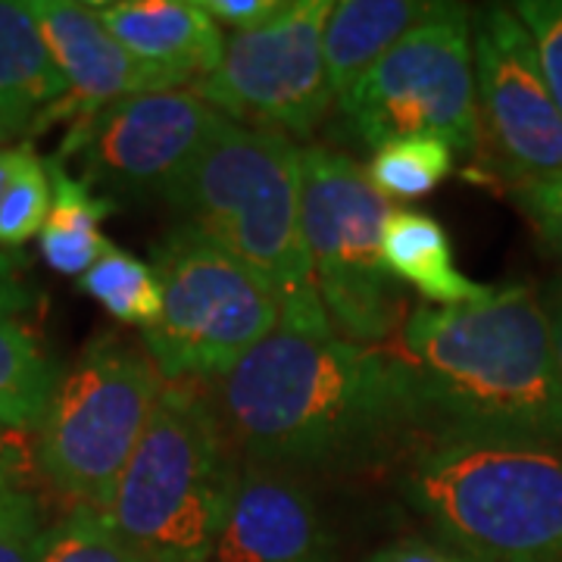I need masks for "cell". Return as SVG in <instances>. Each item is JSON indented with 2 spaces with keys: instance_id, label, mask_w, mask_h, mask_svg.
Here are the masks:
<instances>
[{
  "instance_id": "1",
  "label": "cell",
  "mask_w": 562,
  "mask_h": 562,
  "mask_svg": "<svg viewBox=\"0 0 562 562\" xmlns=\"http://www.w3.org/2000/svg\"><path fill=\"white\" fill-rule=\"evenodd\" d=\"M228 438L276 472H357L435 441L403 350L279 328L216 387Z\"/></svg>"
},
{
  "instance_id": "2",
  "label": "cell",
  "mask_w": 562,
  "mask_h": 562,
  "mask_svg": "<svg viewBox=\"0 0 562 562\" xmlns=\"http://www.w3.org/2000/svg\"><path fill=\"white\" fill-rule=\"evenodd\" d=\"M435 438L562 443V372L543 297L528 281L457 306L419 303L403 322Z\"/></svg>"
},
{
  "instance_id": "3",
  "label": "cell",
  "mask_w": 562,
  "mask_h": 562,
  "mask_svg": "<svg viewBox=\"0 0 562 562\" xmlns=\"http://www.w3.org/2000/svg\"><path fill=\"white\" fill-rule=\"evenodd\" d=\"M169 206L257 269L281 301V328L335 335L303 238V162L297 140L222 116Z\"/></svg>"
},
{
  "instance_id": "4",
  "label": "cell",
  "mask_w": 562,
  "mask_h": 562,
  "mask_svg": "<svg viewBox=\"0 0 562 562\" xmlns=\"http://www.w3.org/2000/svg\"><path fill=\"white\" fill-rule=\"evenodd\" d=\"M403 497L462 562H562V443L435 438Z\"/></svg>"
},
{
  "instance_id": "5",
  "label": "cell",
  "mask_w": 562,
  "mask_h": 562,
  "mask_svg": "<svg viewBox=\"0 0 562 562\" xmlns=\"http://www.w3.org/2000/svg\"><path fill=\"white\" fill-rule=\"evenodd\" d=\"M228 443L216 403L166 384L103 516L150 562H210L241 479Z\"/></svg>"
},
{
  "instance_id": "6",
  "label": "cell",
  "mask_w": 562,
  "mask_h": 562,
  "mask_svg": "<svg viewBox=\"0 0 562 562\" xmlns=\"http://www.w3.org/2000/svg\"><path fill=\"white\" fill-rule=\"evenodd\" d=\"M150 266L160 279L162 313L140 338L162 382H220L281 328L276 288L191 225L179 222L166 232Z\"/></svg>"
},
{
  "instance_id": "7",
  "label": "cell",
  "mask_w": 562,
  "mask_h": 562,
  "mask_svg": "<svg viewBox=\"0 0 562 562\" xmlns=\"http://www.w3.org/2000/svg\"><path fill=\"white\" fill-rule=\"evenodd\" d=\"M162 382L147 350L101 335L66 369L38 428V469L72 506L106 513Z\"/></svg>"
},
{
  "instance_id": "8",
  "label": "cell",
  "mask_w": 562,
  "mask_h": 562,
  "mask_svg": "<svg viewBox=\"0 0 562 562\" xmlns=\"http://www.w3.org/2000/svg\"><path fill=\"white\" fill-rule=\"evenodd\" d=\"M301 162L303 238L325 316L344 341L379 347L403 316V294L382 260L394 206L347 154L310 144L301 147Z\"/></svg>"
},
{
  "instance_id": "9",
  "label": "cell",
  "mask_w": 562,
  "mask_h": 562,
  "mask_svg": "<svg viewBox=\"0 0 562 562\" xmlns=\"http://www.w3.org/2000/svg\"><path fill=\"white\" fill-rule=\"evenodd\" d=\"M472 22L462 3H438L406 32L338 101L350 138L366 150L387 140L438 138L453 154H472L482 140Z\"/></svg>"
},
{
  "instance_id": "10",
  "label": "cell",
  "mask_w": 562,
  "mask_h": 562,
  "mask_svg": "<svg viewBox=\"0 0 562 562\" xmlns=\"http://www.w3.org/2000/svg\"><path fill=\"white\" fill-rule=\"evenodd\" d=\"M331 7V0L284 3L269 22L228 35L216 72L194 81V91L241 125L288 138L313 135L335 103L322 50Z\"/></svg>"
},
{
  "instance_id": "11",
  "label": "cell",
  "mask_w": 562,
  "mask_h": 562,
  "mask_svg": "<svg viewBox=\"0 0 562 562\" xmlns=\"http://www.w3.org/2000/svg\"><path fill=\"white\" fill-rule=\"evenodd\" d=\"M220 110L191 88L147 91L72 122L60 157H76L81 181L125 201H169L203 150Z\"/></svg>"
},
{
  "instance_id": "12",
  "label": "cell",
  "mask_w": 562,
  "mask_h": 562,
  "mask_svg": "<svg viewBox=\"0 0 562 562\" xmlns=\"http://www.w3.org/2000/svg\"><path fill=\"white\" fill-rule=\"evenodd\" d=\"M479 120L509 181L562 176V113L543 79L535 41L513 7L472 22Z\"/></svg>"
},
{
  "instance_id": "13",
  "label": "cell",
  "mask_w": 562,
  "mask_h": 562,
  "mask_svg": "<svg viewBox=\"0 0 562 562\" xmlns=\"http://www.w3.org/2000/svg\"><path fill=\"white\" fill-rule=\"evenodd\" d=\"M32 13L38 20L44 41L50 44L60 63L63 76L69 81L66 98L47 106L29 135H41L57 122H81L103 106L147 94V91H169V88H191L188 81L157 69L150 63L132 57L120 41L106 32L101 16L91 3L79 0H32Z\"/></svg>"
},
{
  "instance_id": "14",
  "label": "cell",
  "mask_w": 562,
  "mask_h": 562,
  "mask_svg": "<svg viewBox=\"0 0 562 562\" xmlns=\"http://www.w3.org/2000/svg\"><path fill=\"white\" fill-rule=\"evenodd\" d=\"M210 562H338V543L303 484L247 465Z\"/></svg>"
},
{
  "instance_id": "15",
  "label": "cell",
  "mask_w": 562,
  "mask_h": 562,
  "mask_svg": "<svg viewBox=\"0 0 562 562\" xmlns=\"http://www.w3.org/2000/svg\"><path fill=\"white\" fill-rule=\"evenodd\" d=\"M91 7L132 57L188 85L213 76L222 63L220 25L194 0H103Z\"/></svg>"
},
{
  "instance_id": "16",
  "label": "cell",
  "mask_w": 562,
  "mask_h": 562,
  "mask_svg": "<svg viewBox=\"0 0 562 562\" xmlns=\"http://www.w3.org/2000/svg\"><path fill=\"white\" fill-rule=\"evenodd\" d=\"M69 81L44 41L32 3L0 0V128L29 135L47 106L66 98Z\"/></svg>"
},
{
  "instance_id": "17",
  "label": "cell",
  "mask_w": 562,
  "mask_h": 562,
  "mask_svg": "<svg viewBox=\"0 0 562 562\" xmlns=\"http://www.w3.org/2000/svg\"><path fill=\"white\" fill-rule=\"evenodd\" d=\"M382 260L387 276L413 288L431 306H457L491 297V284L462 276L450 235L431 213L394 206L384 222Z\"/></svg>"
},
{
  "instance_id": "18",
  "label": "cell",
  "mask_w": 562,
  "mask_h": 562,
  "mask_svg": "<svg viewBox=\"0 0 562 562\" xmlns=\"http://www.w3.org/2000/svg\"><path fill=\"white\" fill-rule=\"evenodd\" d=\"M425 0H341L331 7L322 50L335 103L382 60L397 41L435 13Z\"/></svg>"
},
{
  "instance_id": "19",
  "label": "cell",
  "mask_w": 562,
  "mask_h": 562,
  "mask_svg": "<svg viewBox=\"0 0 562 562\" xmlns=\"http://www.w3.org/2000/svg\"><path fill=\"white\" fill-rule=\"evenodd\" d=\"M44 162L54 188V203L38 235L41 257L54 272L81 279L113 247L103 235L101 222L116 210V201L91 191L85 181L66 172L60 160Z\"/></svg>"
},
{
  "instance_id": "20",
  "label": "cell",
  "mask_w": 562,
  "mask_h": 562,
  "mask_svg": "<svg viewBox=\"0 0 562 562\" xmlns=\"http://www.w3.org/2000/svg\"><path fill=\"white\" fill-rule=\"evenodd\" d=\"M60 372L20 319H0V425L35 435Z\"/></svg>"
},
{
  "instance_id": "21",
  "label": "cell",
  "mask_w": 562,
  "mask_h": 562,
  "mask_svg": "<svg viewBox=\"0 0 562 562\" xmlns=\"http://www.w3.org/2000/svg\"><path fill=\"white\" fill-rule=\"evenodd\" d=\"M79 291L98 301L122 325L147 331L162 313V288L150 262L110 247L79 279Z\"/></svg>"
},
{
  "instance_id": "22",
  "label": "cell",
  "mask_w": 562,
  "mask_h": 562,
  "mask_svg": "<svg viewBox=\"0 0 562 562\" xmlns=\"http://www.w3.org/2000/svg\"><path fill=\"white\" fill-rule=\"evenodd\" d=\"M453 172V147L438 138L387 140L372 150L366 176L387 201H416L431 194Z\"/></svg>"
},
{
  "instance_id": "23",
  "label": "cell",
  "mask_w": 562,
  "mask_h": 562,
  "mask_svg": "<svg viewBox=\"0 0 562 562\" xmlns=\"http://www.w3.org/2000/svg\"><path fill=\"white\" fill-rule=\"evenodd\" d=\"M38 562H150L122 538L101 509L72 506L47 528Z\"/></svg>"
},
{
  "instance_id": "24",
  "label": "cell",
  "mask_w": 562,
  "mask_h": 562,
  "mask_svg": "<svg viewBox=\"0 0 562 562\" xmlns=\"http://www.w3.org/2000/svg\"><path fill=\"white\" fill-rule=\"evenodd\" d=\"M50 203H54V188L47 176V162L25 140L20 166L0 198V247L16 250L25 241L38 238L50 216Z\"/></svg>"
},
{
  "instance_id": "25",
  "label": "cell",
  "mask_w": 562,
  "mask_h": 562,
  "mask_svg": "<svg viewBox=\"0 0 562 562\" xmlns=\"http://www.w3.org/2000/svg\"><path fill=\"white\" fill-rule=\"evenodd\" d=\"M44 516L29 484H0V562H38Z\"/></svg>"
},
{
  "instance_id": "26",
  "label": "cell",
  "mask_w": 562,
  "mask_h": 562,
  "mask_svg": "<svg viewBox=\"0 0 562 562\" xmlns=\"http://www.w3.org/2000/svg\"><path fill=\"white\" fill-rule=\"evenodd\" d=\"M513 10L535 41L543 79L562 113V0H522L513 3Z\"/></svg>"
},
{
  "instance_id": "27",
  "label": "cell",
  "mask_w": 562,
  "mask_h": 562,
  "mask_svg": "<svg viewBox=\"0 0 562 562\" xmlns=\"http://www.w3.org/2000/svg\"><path fill=\"white\" fill-rule=\"evenodd\" d=\"M513 194L543 241L562 254V176L516 181Z\"/></svg>"
},
{
  "instance_id": "28",
  "label": "cell",
  "mask_w": 562,
  "mask_h": 562,
  "mask_svg": "<svg viewBox=\"0 0 562 562\" xmlns=\"http://www.w3.org/2000/svg\"><path fill=\"white\" fill-rule=\"evenodd\" d=\"M32 303L35 291L25 279V257L0 247V319H16L20 313L32 310Z\"/></svg>"
},
{
  "instance_id": "29",
  "label": "cell",
  "mask_w": 562,
  "mask_h": 562,
  "mask_svg": "<svg viewBox=\"0 0 562 562\" xmlns=\"http://www.w3.org/2000/svg\"><path fill=\"white\" fill-rule=\"evenodd\" d=\"M201 7L213 22L228 25L235 32H250L281 13L284 3L279 0H201Z\"/></svg>"
},
{
  "instance_id": "30",
  "label": "cell",
  "mask_w": 562,
  "mask_h": 562,
  "mask_svg": "<svg viewBox=\"0 0 562 562\" xmlns=\"http://www.w3.org/2000/svg\"><path fill=\"white\" fill-rule=\"evenodd\" d=\"M38 465V450L29 431L0 425V484H25Z\"/></svg>"
},
{
  "instance_id": "31",
  "label": "cell",
  "mask_w": 562,
  "mask_h": 562,
  "mask_svg": "<svg viewBox=\"0 0 562 562\" xmlns=\"http://www.w3.org/2000/svg\"><path fill=\"white\" fill-rule=\"evenodd\" d=\"M366 562H462L457 553H450L438 541H425V538H406L394 541L375 550Z\"/></svg>"
},
{
  "instance_id": "32",
  "label": "cell",
  "mask_w": 562,
  "mask_h": 562,
  "mask_svg": "<svg viewBox=\"0 0 562 562\" xmlns=\"http://www.w3.org/2000/svg\"><path fill=\"white\" fill-rule=\"evenodd\" d=\"M541 297H543V310H547V316H550L553 344H557V360H560V372H562V279L550 281Z\"/></svg>"
},
{
  "instance_id": "33",
  "label": "cell",
  "mask_w": 562,
  "mask_h": 562,
  "mask_svg": "<svg viewBox=\"0 0 562 562\" xmlns=\"http://www.w3.org/2000/svg\"><path fill=\"white\" fill-rule=\"evenodd\" d=\"M20 157H22V144H16V147H0V198H3L7 184H10V179H13L16 166H20Z\"/></svg>"
},
{
  "instance_id": "34",
  "label": "cell",
  "mask_w": 562,
  "mask_h": 562,
  "mask_svg": "<svg viewBox=\"0 0 562 562\" xmlns=\"http://www.w3.org/2000/svg\"><path fill=\"white\" fill-rule=\"evenodd\" d=\"M10 138V135H7V132H3V128H0V140H7Z\"/></svg>"
}]
</instances>
